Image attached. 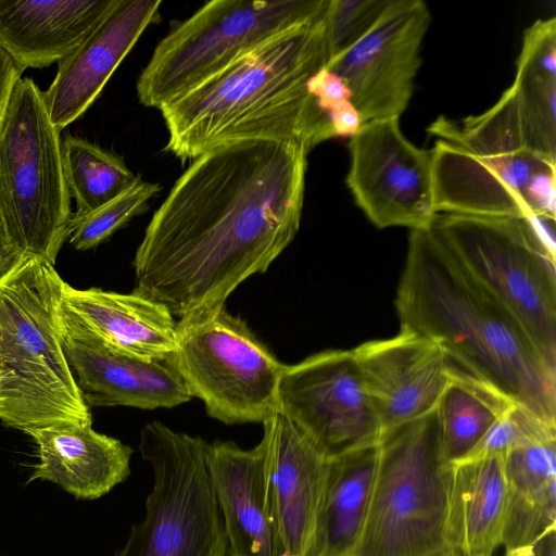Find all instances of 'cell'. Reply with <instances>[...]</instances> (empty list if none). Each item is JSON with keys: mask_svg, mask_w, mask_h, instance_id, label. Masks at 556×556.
<instances>
[{"mask_svg": "<svg viewBox=\"0 0 556 556\" xmlns=\"http://www.w3.org/2000/svg\"><path fill=\"white\" fill-rule=\"evenodd\" d=\"M341 556H353V555H352V554H350V555H341Z\"/></svg>", "mask_w": 556, "mask_h": 556, "instance_id": "36", "label": "cell"}, {"mask_svg": "<svg viewBox=\"0 0 556 556\" xmlns=\"http://www.w3.org/2000/svg\"><path fill=\"white\" fill-rule=\"evenodd\" d=\"M60 312L64 333L116 355L149 362L176 349L174 316L134 292L76 289L64 282Z\"/></svg>", "mask_w": 556, "mask_h": 556, "instance_id": "19", "label": "cell"}, {"mask_svg": "<svg viewBox=\"0 0 556 556\" xmlns=\"http://www.w3.org/2000/svg\"><path fill=\"white\" fill-rule=\"evenodd\" d=\"M441 556H456V555H453V554H451V553H446V554H443V555H441Z\"/></svg>", "mask_w": 556, "mask_h": 556, "instance_id": "35", "label": "cell"}, {"mask_svg": "<svg viewBox=\"0 0 556 556\" xmlns=\"http://www.w3.org/2000/svg\"><path fill=\"white\" fill-rule=\"evenodd\" d=\"M431 22L422 0H389L369 28L326 68L346 86L362 124L400 117L414 93Z\"/></svg>", "mask_w": 556, "mask_h": 556, "instance_id": "14", "label": "cell"}, {"mask_svg": "<svg viewBox=\"0 0 556 556\" xmlns=\"http://www.w3.org/2000/svg\"><path fill=\"white\" fill-rule=\"evenodd\" d=\"M25 255L0 241V279L5 276Z\"/></svg>", "mask_w": 556, "mask_h": 556, "instance_id": "32", "label": "cell"}, {"mask_svg": "<svg viewBox=\"0 0 556 556\" xmlns=\"http://www.w3.org/2000/svg\"><path fill=\"white\" fill-rule=\"evenodd\" d=\"M382 434L437 408L451 377L447 356L429 337L402 327L353 349Z\"/></svg>", "mask_w": 556, "mask_h": 556, "instance_id": "15", "label": "cell"}, {"mask_svg": "<svg viewBox=\"0 0 556 556\" xmlns=\"http://www.w3.org/2000/svg\"><path fill=\"white\" fill-rule=\"evenodd\" d=\"M64 282L53 264L34 255L0 279V421L7 427L92 424L63 348Z\"/></svg>", "mask_w": 556, "mask_h": 556, "instance_id": "4", "label": "cell"}, {"mask_svg": "<svg viewBox=\"0 0 556 556\" xmlns=\"http://www.w3.org/2000/svg\"><path fill=\"white\" fill-rule=\"evenodd\" d=\"M161 5L162 1L117 0L83 42L59 62L53 81L42 92L58 131L80 118L93 104L144 30L159 20Z\"/></svg>", "mask_w": 556, "mask_h": 556, "instance_id": "18", "label": "cell"}, {"mask_svg": "<svg viewBox=\"0 0 556 556\" xmlns=\"http://www.w3.org/2000/svg\"><path fill=\"white\" fill-rule=\"evenodd\" d=\"M63 172L71 199L76 202L74 215H84L111 201L139 176L124 160L87 139L73 135L61 138Z\"/></svg>", "mask_w": 556, "mask_h": 556, "instance_id": "28", "label": "cell"}, {"mask_svg": "<svg viewBox=\"0 0 556 556\" xmlns=\"http://www.w3.org/2000/svg\"><path fill=\"white\" fill-rule=\"evenodd\" d=\"M503 460L508 494L501 545L511 555L556 530V425L525 435Z\"/></svg>", "mask_w": 556, "mask_h": 556, "instance_id": "23", "label": "cell"}, {"mask_svg": "<svg viewBox=\"0 0 556 556\" xmlns=\"http://www.w3.org/2000/svg\"><path fill=\"white\" fill-rule=\"evenodd\" d=\"M514 405L494 388L451 368L450 381L435 408L446 462L466 458Z\"/></svg>", "mask_w": 556, "mask_h": 556, "instance_id": "27", "label": "cell"}, {"mask_svg": "<svg viewBox=\"0 0 556 556\" xmlns=\"http://www.w3.org/2000/svg\"><path fill=\"white\" fill-rule=\"evenodd\" d=\"M528 556H556V530L536 542Z\"/></svg>", "mask_w": 556, "mask_h": 556, "instance_id": "33", "label": "cell"}, {"mask_svg": "<svg viewBox=\"0 0 556 556\" xmlns=\"http://www.w3.org/2000/svg\"><path fill=\"white\" fill-rule=\"evenodd\" d=\"M533 218L438 214L430 230L556 369L554 236ZM554 224V223H552Z\"/></svg>", "mask_w": 556, "mask_h": 556, "instance_id": "5", "label": "cell"}, {"mask_svg": "<svg viewBox=\"0 0 556 556\" xmlns=\"http://www.w3.org/2000/svg\"><path fill=\"white\" fill-rule=\"evenodd\" d=\"M208 443L160 421L147 424L139 451L153 471L142 521L116 556H227V536L213 491Z\"/></svg>", "mask_w": 556, "mask_h": 556, "instance_id": "9", "label": "cell"}, {"mask_svg": "<svg viewBox=\"0 0 556 556\" xmlns=\"http://www.w3.org/2000/svg\"><path fill=\"white\" fill-rule=\"evenodd\" d=\"M395 307L401 326L437 341L451 368L556 424V369L430 228L409 232Z\"/></svg>", "mask_w": 556, "mask_h": 556, "instance_id": "3", "label": "cell"}, {"mask_svg": "<svg viewBox=\"0 0 556 556\" xmlns=\"http://www.w3.org/2000/svg\"><path fill=\"white\" fill-rule=\"evenodd\" d=\"M388 1L329 0L327 29L331 59L351 46L369 28Z\"/></svg>", "mask_w": 556, "mask_h": 556, "instance_id": "30", "label": "cell"}, {"mask_svg": "<svg viewBox=\"0 0 556 556\" xmlns=\"http://www.w3.org/2000/svg\"><path fill=\"white\" fill-rule=\"evenodd\" d=\"M330 59L326 8L160 109L168 134L164 150L186 162L242 140H291L311 152L339 137L332 115L308 89Z\"/></svg>", "mask_w": 556, "mask_h": 556, "instance_id": "2", "label": "cell"}, {"mask_svg": "<svg viewBox=\"0 0 556 556\" xmlns=\"http://www.w3.org/2000/svg\"><path fill=\"white\" fill-rule=\"evenodd\" d=\"M379 456V444L332 458L311 556L352 554L361 534Z\"/></svg>", "mask_w": 556, "mask_h": 556, "instance_id": "26", "label": "cell"}, {"mask_svg": "<svg viewBox=\"0 0 556 556\" xmlns=\"http://www.w3.org/2000/svg\"><path fill=\"white\" fill-rule=\"evenodd\" d=\"M329 0H214L175 26L137 80L141 104L162 109L240 55L321 14Z\"/></svg>", "mask_w": 556, "mask_h": 556, "instance_id": "8", "label": "cell"}, {"mask_svg": "<svg viewBox=\"0 0 556 556\" xmlns=\"http://www.w3.org/2000/svg\"><path fill=\"white\" fill-rule=\"evenodd\" d=\"M117 0H0V43L25 68L71 54Z\"/></svg>", "mask_w": 556, "mask_h": 556, "instance_id": "24", "label": "cell"}, {"mask_svg": "<svg viewBox=\"0 0 556 556\" xmlns=\"http://www.w3.org/2000/svg\"><path fill=\"white\" fill-rule=\"evenodd\" d=\"M63 348L88 406L155 409L191 399L172 354L149 362L128 358L64 332Z\"/></svg>", "mask_w": 556, "mask_h": 556, "instance_id": "20", "label": "cell"}, {"mask_svg": "<svg viewBox=\"0 0 556 556\" xmlns=\"http://www.w3.org/2000/svg\"><path fill=\"white\" fill-rule=\"evenodd\" d=\"M172 357L189 394L212 418L263 422L279 412L286 365L225 305L179 318Z\"/></svg>", "mask_w": 556, "mask_h": 556, "instance_id": "10", "label": "cell"}, {"mask_svg": "<svg viewBox=\"0 0 556 556\" xmlns=\"http://www.w3.org/2000/svg\"><path fill=\"white\" fill-rule=\"evenodd\" d=\"M26 68L0 43V126Z\"/></svg>", "mask_w": 556, "mask_h": 556, "instance_id": "31", "label": "cell"}, {"mask_svg": "<svg viewBox=\"0 0 556 556\" xmlns=\"http://www.w3.org/2000/svg\"><path fill=\"white\" fill-rule=\"evenodd\" d=\"M91 425L61 424L23 431L36 444L38 457L28 482L50 481L78 500H96L125 481L132 450Z\"/></svg>", "mask_w": 556, "mask_h": 556, "instance_id": "22", "label": "cell"}, {"mask_svg": "<svg viewBox=\"0 0 556 556\" xmlns=\"http://www.w3.org/2000/svg\"><path fill=\"white\" fill-rule=\"evenodd\" d=\"M60 135L42 91L22 78L0 126V241L53 265L73 217Z\"/></svg>", "mask_w": 556, "mask_h": 556, "instance_id": "7", "label": "cell"}, {"mask_svg": "<svg viewBox=\"0 0 556 556\" xmlns=\"http://www.w3.org/2000/svg\"><path fill=\"white\" fill-rule=\"evenodd\" d=\"M160 189L159 184L138 177L129 188L94 211L79 216L73 214L67 240L79 251L98 247L134 217L147 211L149 200Z\"/></svg>", "mask_w": 556, "mask_h": 556, "instance_id": "29", "label": "cell"}, {"mask_svg": "<svg viewBox=\"0 0 556 556\" xmlns=\"http://www.w3.org/2000/svg\"><path fill=\"white\" fill-rule=\"evenodd\" d=\"M262 424L266 494L280 544L311 556L331 459L280 412Z\"/></svg>", "mask_w": 556, "mask_h": 556, "instance_id": "16", "label": "cell"}, {"mask_svg": "<svg viewBox=\"0 0 556 556\" xmlns=\"http://www.w3.org/2000/svg\"><path fill=\"white\" fill-rule=\"evenodd\" d=\"M427 131L476 155L529 153L556 163L555 47L522 40L514 81L491 108L460 122L441 115Z\"/></svg>", "mask_w": 556, "mask_h": 556, "instance_id": "11", "label": "cell"}, {"mask_svg": "<svg viewBox=\"0 0 556 556\" xmlns=\"http://www.w3.org/2000/svg\"><path fill=\"white\" fill-rule=\"evenodd\" d=\"M308 153L296 141L253 139L192 160L146 228L132 292L179 318L225 305L299 231Z\"/></svg>", "mask_w": 556, "mask_h": 556, "instance_id": "1", "label": "cell"}, {"mask_svg": "<svg viewBox=\"0 0 556 556\" xmlns=\"http://www.w3.org/2000/svg\"><path fill=\"white\" fill-rule=\"evenodd\" d=\"M207 465L227 536V556H281L261 443L251 450L232 442L208 443Z\"/></svg>", "mask_w": 556, "mask_h": 556, "instance_id": "21", "label": "cell"}, {"mask_svg": "<svg viewBox=\"0 0 556 556\" xmlns=\"http://www.w3.org/2000/svg\"><path fill=\"white\" fill-rule=\"evenodd\" d=\"M431 152L438 214L532 218L531 185L556 165L529 153L476 155L440 139Z\"/></svg>", "mask_w": 556, "mask_h": 556, "instance_id": "17", "label": "cell"}, {"mask_svg": "<svg viewBox=\"0 0 556 556\" xmlns=\"http://www.w3.org/2000/svg\"><path fill=\"white\" fill-rule=\"evenodd\" d=\"M346 175L355 203L380 229H429L438 215L431 149L403 134L400 117L370 121L349 137Z\"/></svg>", "mask_w": 556, "mask_h": 556, "instance_id": "13", "label": "cell"}, {"mask_svg": "<svg viewBox=\"0 0 556 556\" xmlns=\"http://www.w3.org/2000/svg\"><path fill=\"white\" fill-rule=\"evenodd\" d=\"M450 465L434 409L386 431L353 556H441Z\"/></svg>", "mask_w": 556, "mask_h": 556, "instance_id": "6", "label": "cell"}, {"mask_svg": "<svg viewBox=\"0 0 556 556\" xmlns=\"http://www.w3.org/2000/svg\"><path fill=\"white\" fill-rule=\"evenodd\" d=\"M507 494L503 456L451 463L445 517L448 553L493 556L502 542Z\"/></svg>", "mask_w": 556, "mask_h": 556, "instance_id": "25", "label": "cell"}, {"mask_svg": "<svg viewBox=\"0 0 556 556\" xmlns=\"http://www.w3.org/2000/svg\"><path fill=\"white\" fill-rule=\"evenodd\" d=\"M278 406L330 459L377 445L382 437L353 350H327L286 365Z\"/></svg>", "mask_w": 556, "mask_h": 556, "instance_id": "12", "label": "cell"}, {"mask_svg": "<svg viewBox=\"0 0 556 556\" xmlns=\"http://www.w3.org/2000/svg\"><path fill=\"white\" fill-rule=\"evenodd\" d=\"M281 556H300V555H295V554H291V553H288V552H283L281 554Z\"/></svg>", "mask_w": 556, "mask_h": 556, "instance_id": "34", "label": "cell"}]
</instances>
